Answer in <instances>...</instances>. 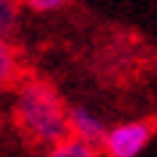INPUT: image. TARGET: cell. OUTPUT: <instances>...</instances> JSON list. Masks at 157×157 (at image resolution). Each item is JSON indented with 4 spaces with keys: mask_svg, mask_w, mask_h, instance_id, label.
<instances>
[{
    "mask_svg": "<svg viewBox=\"0 0 157 157\" xmlns=\"http://www.w3.org/2000/svg\"><path fill=\"white\" fill-rule=\"evenodd\" d=\"M14 119L19 130L41 146L65 141L68 133V106L60 92L41 78H25L14 95Z\"/></svg>",
    "mask_w": 157,
    "mask_h": 157,
    "instance_id": "cell-1",
    "label": "cell"
},
{
    "mask_svg": "<svg viewBox=\"0 0 157 157\" xmlns=\"http://www.w3.org/2000/svg\"><path fill=\"white\" fill-rule=\"evenodd\" d=\"M155 138V125L146 119L117 122L106 130L98 144L100 157H141Z\"/></svg>",
    "mask_w": 157,
    "mask_h": 157,
    "instance_id": "cell-2",
    "label": "cell"
},
{
    "mask_svg": "<svg viewBox=\"0 0 157 157\" xmlns=\"http://www.w3.org/2000/svg\"><path fill=\"white\" fill-rule=\"evenodd\" d=\"M106 130H109L106 119L92 106H87V103L68 106V133H71V138H78V141L90 144V146H98L100 138L106 136Z\"/></svg>",
    "mask_w": 157,
    "mask_h": 157,
    "instance_id": "cell-3",
    "label": "cell"
},
{
    "mask_svg": "<svg viewBox=\"0 0 157 157\" xmlns=\"http://www.w3.org/2000/svg\"><path fill=\"white\" fill-rule=\"evenodd\" d=\"M44 157H100V152H98V146H90V144L68 136L65 141L49 146Z\"/></svg>",
    "mask_w": 157,
    "mask_h": 157,
    "instance_id": "cell-4",
    "label": "cell"
},
{
    "mask_svg": "<svg viewBox=\"0 0 157 157\" xmlns=\"http://www.w3.org/2000/svg\"><path fill=\"white\" fill-rule=\"evenodd\" d=\"M19 73V57H16V49L11 44V38H3L0 35V87L11 84Z\"/></svg>",
    "mask_w": 157,
    "mask_h": 157,
    "instance_id": "cell-5",
    "label": "cell"
},
{
    "mask_svg": "<svg viewBox=\"0 0 157 157\" xmlns=\"http://www.w3.org/2000/svg\"><path fill=\"white\" fill-rule=\"evenodd\" d=\"M19 19H22L19 6L11 0H0V35L3 38H11V33L19 27Z\"/></svg>",
    "mask_w": 157,
    "mask_h": 157,
    "instance_id": "cell-6",
    "label": "cell"
},
{
    "mask_svg": "<svg viewBox=\"0 0 157 157\" xmlns=\"http://www.w3.org/2000/svg\"><path fill=\"white\" fill-rule=\"evenodd\" d=\"M63 6V0H30L27 3V8H33L35 14H52V11H60Z\"/></svg>",
    "mask_w": 157,
    "mask_h": 157,
    "instance_id": "cell-7",
    "label": "cell"
}]
</instances>
